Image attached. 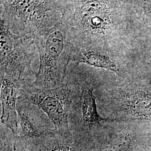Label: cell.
<instances>
[{"label": "cell", "mask_w": 151, "mask_h": 151, "mask_svg": "<svg viewBox=\"0 0 151 151\" xmlns=\"http://www.w3.org/2000/svg\"><path fill=\"white\" fill-rule=\"evenodd\" d=\"M16 111L19 135L22 138L28 142L42 141L56 133L48 115L22 93L17 99Z\"/></svg>", "instance_id": "52a82bcc"}, {"label": "cell", "mask_w": 151, "mask_h": 151, "mask_svg": "<svg viewBox=\"0 0 151 151\" xmlns=\"http://www.w3.org/2000/svg\"><path fill=\"white\" fill-rule=\"evenodd\" d=\"M0 73L31 81L34 74L31 64L36 51L33 38L12 32L1 20Z\"/></svg>", "instance_id": "5b68a950"}, {"label": "cell", "mask_w": 151, "mask_h": 151, "mask_svg": "<svg viewBox=\"0 0 151 151\" xmlns=\"http://www.w3.org/2000/svg\"><path fill=\"white\" fill-rule=\"evenodd\" d=\"M33 39L40 59L33 85L43 89L60 86L65 82L67 67L75 52V46L68 37L66 15L63 14L54 27L35 35Z\"/></svg>", "instance_id": "6da1fadb"}, {"label": "cell", "mask_w": 151, "mask_h": 151, "mask_svg": "<svg viewBox=\"0 0 151 151\" xmlns=\"http://www.w3.org/2000/svg\"><path fill=\"white\" fill-rule=\"evenodd\" d=\"M70 137L60 135L57 132L47 138L48 145L45 147L43 151H81L80 145L65 142V139Z\"/></svg>", "instance_id": "8fae6325"}, {"label": "cell", "mask_w": 151, "mask_h": 151, "mask_svg": "<svg viewBox=\"0 0 151 151\" xmlns=\"http://www.w3.org/2000/svg\"><path fill=\"white\" fill-rule=\"evenodd\" d=\"M72 61L77 65L83 63L113 71L119 77L123 76L122 65L117 58L102 46H75Z\"/></svg>", "instance_id": "9c48e42d"}, {"label": "cell", "mask_w": 151, "mask_h": 151, "mask_svg": "<svg viewBox=\"0 0 151 151\" xmlns=\"http://www.w3.org/2000/svg\"><path fill=\"white\" fill-rule=\"evenodd\" d=\"M68 0H0L1 20L16 34L33 37L60 21Z\"/></svg>", "instance_id": "7a4b0ae2"}, {"label": "cell", "mask_w": 151, "mask_h": 151, "mask_svg": "<svg viewBox=\"0 0 151 151\" xmlns=\"http://www.w3.org/2000/svg\"><path fill=\"white\" fill-rule=\"evenodd\" d=\"M81 91V75H78L65 78L60 86L48 89L39 88L31 81H27L22 93L48 115L57 133L71 137L69 115L72 106L78 100Z\"/></svg>", "instance_id": "3957f363"}, {"label": "cell", "mask_w": 151, "mask_h": 151, "mask_svg": "<svg viewBox=\"0 0 151 151\" xmlns=\"http://www.w3.org/2000/svg\"><path fill=\"white\" fill-rule=\"evenodd\" d=\"M111 111L110 118L151 120V92L134 91L127 87L112 90L105 97Z\"/></svg>", "instance_id": "8992f818"}, {"label": "cell", "mask_w": 151, "mask_h": 151, "mask_svg": "<svg viewBox=\"0 0 151 151\" xmlns=\"http://www.w3.org/2000/svg\"><path fill=\"white\" fill-rule=\"evenodd\" d=\"M68 1H70V2H73V0H68Z\"/></svg>", "instance_id": "7c38bea8"}, {"label": "cell", "mask_w": 151, "mask_h": 151, "mask_svg": "<svg viewBox=\"0 0 151 151\" xmlns=\"http://www.w3.org/2000/svg\"><path fill=\"white\" fill-rule=\"evenodd\" d=\"M81 81L80 96L71 108L68 118L70 133L78 141L101 134L114 120L110 117L103 118L97 111L94 94L99 85L97 81L88 75H81Z\"/></svg>", "instance_id": "277c9868"}, {"label": "cell", "mask_w": 151, "mask_h": 151, "mask_svg": "<svg viewBox=\"0 0 151 151\" xmlns=\"http://www.w3.org/2000/svg\"><path fill=\"white\" fill-rule=\"evenodd\" d=\"M0 76L1 101L2 109L1 124L5 125L15 135H19L17 101L22 95L25 83L31 81L22 80L14 76L4 73H0Z\"/></svg>", "instance_id": "ba28073f"}, {"label": "cell", "mask_w": 151, "mask_h": 151, "mask_svg": "<svg viewBox=\"0 0 151 151\" xmlns=\"http://www.w3.org/2000/svg\"><path fill=\"white\" fill-rule=\"evenodd\" d=\"M97 151H130L131 137L125 132H114Z\"/></svg>", "instance_id": "30bf717a"}]
</instances>
